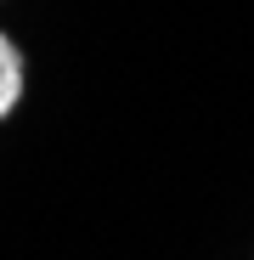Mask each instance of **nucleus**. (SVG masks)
<instances>
[{"label": "nucleus", "mask_w": 254, "mask_h": 260, "mask_svg": "<svg viewBox=\"0 0 254 260\" xmlns=\"http://www.w3.org/2000/svg\"><path fill=\"white\" fill-rule=\"evenodd\" d=\"M28 96V51H23V40L0 23V124H6Z\"/></svg>", "instance_id": "1"}]
</instances>
